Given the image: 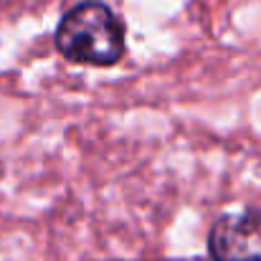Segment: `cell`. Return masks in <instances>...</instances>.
Listing matches in <instances>:
<instances>
[{"instance_id": "obj_1", "label": "cell", "mask_w": 261, "mask_h": 261, "mask_svg": "<svg viewBox=\"0 0 261 261\" xmlns=\"http://www.w3.org/2000/svg\"><path fill=\"white\" fill-rule=\"evenodd\" d=\"M54 43L56 51L74 64L114 66L127 54V31L109 5L87 0L64 13Z\"/></svg>"}, {"instance_id": "obj_2", "label": "cell", "mask_w": 261, "mask_h": 261, "mask_svg": "<svg viewBox=\"0 0 261 261\" xmlns=\"http://www.w3.org/2000/svg\"><path fill=\"white\" fill-rule=\"evenodd\" d=\"M213 261H261V211L221 216L208 236Z\"/></svg>"}]
</instances>
